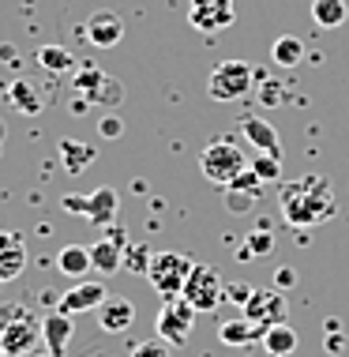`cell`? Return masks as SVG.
Returning <instances> with one entry per match:
<instances>
[{"label":"cell","mask_w":349,"mask_h":357,"mask_svg":"<svg viewBox=\"0 0 349 357\" xmlns=\"http://www.w3.org/2000/svg\"><path fill=\"white\" fill-rule=\"evenodd\" d=\"M278 204H282V215L289 226H319L334 215V192L331 181L319 177V173H308V177L293 181V185L278 188Z\"/></svg>","instance_id":"obj_1"},{"label":"cell","mask_w":349,"mask_h":357,"mask_svg":"<svg viewBox=\"0 0 349 357\" xmlns=\"http://www.w3.org/2000/svg\"><path fill=\"white\" fill-rule=\"evenodd\" d=\"M199 169H203V177L210 181V185H222L226 188L237 173H245L248 169V158L240 154V143H233V139H215V143H207L199 154Z\"/></svg>","instance_id":"obj_2"},{"label":"cell","mask_w":349,"mask_h":357,"mask_svg":"<svg viewBox=\"0 0 349 357\" xmlns=\"http://www.w3.org/2000/svg\"><path fill=\"white\" fill-rule=\"evenodd\" d=\"M251 86H256V68L248 61H222L207 79V94L210 102H237L251 94Z\"/></svg>","instance_id":"obj_3"},{"label":"cell","mask_w":349,"mask_h":357,"mask_svg":"<svg viewBox=\"0 0 349 357\" xmlns=\"http://www.w3.org/2000/svg\"><path fill=\"white\" fill-rule=\"evenodd\" d=\"M192 267L196 264H192L188 256H180V252H154L150 267H147V282L169 301V297L184 294V282H188Z\"/></svg>","instance_id":"obj_4"},{"label":"cell","mask_w":349,"mask_h":357,"mask_svg":"<svg viewBox=\"0 0 349 357\" xmlns=\"http://www.w3.org/2000/svg\"><path fill=\"white\" fill-rule=\"evenodd\" d=\"M184 301H188L196 312H215V308L226 301V282H222V271L218 267H207V264H196L184 282Z\"/></svg>","instance_id":"obj_5"},{"label":"cell","mask_w":349,"mask_h":357,"mask_svg":"<svg viewBox=\"0 0 349 357\" xmlns=\"http://www.w3.org/2000/svg\"><path fill=\"white\" fill-rule=\"evenodd\" d=\"M196 308H192L184 297H169L166 305H162V312H158V339L162 342H169V346H184L192 339V327H196Z\"/></svg>","instance_id":"obj_6"},{"label":"cell","mask_w":349,"mask_h":357,"mask_svg":"<svg viewBox=\"0 0 349 357\" xmlns=\"http://www.w3.org/2000/svg\"><path fill=\"white\" fill-rule=\"evenodd\" d=\"M61 204H64V211L94 222V226H109L113 215H116V188L102 185V188H94L91 196H64Z\"/></svg>","instance_id":"obj_7"},{"label":"cell","mask_w":349,"mask_h":357,"mask_svg":"<svg viewBox=\"0 0 349 357\" xmlns=\"http://www.w3.org/2000/svg\"><path fill=\"white\" fill-rule=\"evenodd\" d=\"M286 312H289V305L278 289H251L248 305L240 308V316L251 320L259 331H267V327H274V324H286Z\"/></svg>","instance_id":"obj_8"},{"label":"cell","mask_w":349,"mask_h":357,"mask_svg":"<svg viewBox=\"0 0 349 357\" xmlns=\"http://www.w3.org/2000/svg\"><path fill=\"white\" fill-rule=\"evenodd\" d=\"M237 19V0H192L188 4V23L203 34H218L233 26Z\"/></svg>","instance_id":"obj_9"},{"label":"cell","mask_w":349,"mask_h":357,"mask_svg":"<svg viewBox=\"0 0 349 357\" xmlns=\"http://www.w3.org/2000/svg\"><path fill=\"white\" fill-rule=\"evenodd\" d=\"M124 248H128V237H124V229H109L105 237H98L91 245V264L94 271H98L102 278L116 275L124 267Z\"/></svg>","instance_id":"obj_10"},{"label":"cell","mask_w":349,"mask_h":357,"mask_svg":"<svg viewBox=\"0 0 349 357\" xmlns=\"http://www.w3.org/2000/svg\"><path fill=\"white\" fill-rule=\"evenodd\" d=\"M105 282H75L68 294H61V301H56V308L68 316H79V312H91V308H98L105 301Z\"/></svg>","instance_id":"obj_11"},{"label":"cell","mask_w":349,"mask_h":357,"mask_svg":"<svg viewBox=\"0 0 349 357\" xmlns=\"http://www.w3.org/2000/svg\"><path fill=\"white\" fill-rule=\"evenodd\" d=\"M83 38L91 45H98V50H113V45H121V38H124V23H121V15H113V12H94L91 19H86V26H83Z\"/></svg>","instance_id":"obj_12"},{"label":"cell","mask_w":349,"mask_h":357,"mask_svg":"<svg viewBox=\"0 0 349 357\" xmlns=\"http://www.w3.org/2000/svg\"><path fill=\"white\" fill-rule=\"evenodd\" d=\"M94 312H98V327L109 331V335H124L135 324V305L128 301V297H105Z\"/></svg>","instance_id":"obj_13"},{"label":"cell","mask_w":349,"mask_h":357,"mask_svg":"<svg viewBox=\"0 0 349 357\" xmlns=\"http://www.w3.org/2000/svg\"><path fill=\"white\" fill-rule=\"evenodd\" d=\"M38 331H42V327H38V324H34V316L26 312L23 320L8 324L4 331H0V346H4V350L12 354V357H23V354H31V350H34Z\"/></svg>","instance_id":"obj_14"},{"label":"cell","mask_w":349,"mask_h":357,"mask_svg":"<svg viewBox=\"0 0 349 357\" xmlns=\"http://www.w3.org/2000/svg\"><path fill=\"white\" fill-rule=\"evenodd\" d=\"M23 267H26L23 237L12 234V229H4V234H0V282H15V278L23 275Z\"/></svg>","instance_id":"obj_15"},{"label":"cell","mask_w":349,"mask_h":357,"mask_svg":"<svg viewBox=\"0 0 349 357\" xmlns=\"http://www.w3.org/2000/svg\"><path fill=\"white\" fill-rule=\"evenodd\" d=\"M72 335H75L72 331V316L61 312V308H53V312L42 320V339H45V346H49V357H64Z\"/></svg>","instance_id":"obj_16"},{"label":"cell","mask_w":349,"mask_h":357,"mask_svg":"<svg viewBox=\"0 0 349 357\" xmlns=\"http://www.w3.org/2000/svg\"><path fill=\"white\" fill-rule=\"evenodd\" d=\"M240 136H245L256 151H267V154H278L282 158V139H278V128L263 117H245L240 121Z\"/></svg>","instance_id":"obj_17"},{"label":"cell","mask_w":349,"mask_h":357,"mask_svg":"<svg viewBox=\"0 0 349 357\" xmlns=\"http://www.w3.org/2000/svg\"><path fill=\"white\" fill-rule=\"evenodd\" d=\"M56 271H61L64 278H75V282H79L83 275L94 271L91 248H86V245H64L61 252H56Z\"/></svg>","instance_id":"obj_18"},{"label":"cell","mask_w":349,"mask_h":357,"mask_svg":"<svg viewBox=\"0 0 349 357\" xmlns=\"http://www.w3.org/2000/svg\"><path fill=\"white\" fill-rule=\"evenodd\" d=\"M259 342H263V350L270 357H293L300 335L289 324H274V327H267V331H263V339H259Z\"/></svg>","instance_id":"obj_19"},{"label":"cell","mask_w":349,"mask_h":357,"mask_svg":"<svg viewBox=\"0 0 349 357\" xmlns=\"http://www.w3.org/2000/svg\"><path fill=\"white\" fill-rule=\"evenodd\" d=\"M56 154H61V166L72 173V177H79V173L94 162V147L91 143H79V139H61Z\"/></svg>","instance_id":"obj_20"},{"label":"cell","mask_w":349,"mask_h":357,"mask_svg":"<svg viewBox=\"0 0 349 357\" xmlns=\"http://www.w3.org/2000/svg\"><path fill=\"white\" fill-rule=\"evenodd\" d=\"M8 105H12L15 113L34 117V113H42V94H38V86L31 79H15L8 86Z\"/></svg>","instance_id":"obj_21"},{"label":"cell","mask_w":349,"mask_h":357,"mask_svg":"<svg viewBox=\"0 0 349 357\" xmlns=\"http://www.w3.org/2000/svg\"><path fill=\"white\" fill-rule=\"evenodd\" d=\"M304 42H300L297 34H282V38H274V45H270V56H274V64L278 68H300L304 64Z\"/></svg>","instance_id":"obj_22"},{"label":"cell","mask_w":349,"mask_h":357,"mask_svg":"<svg viewBox=\"0 0 349 357\" xmlns=\"http://www.w3.org/2000/svg\"><path fill=\"white\" fill-rule=\"evenodd\" d=\"M218 339L226 346H248V342H259L263 339V331H259L251 320H245V316H237V320H226L218 327Z\"/></svg>","instance_id":"obj_23"},{"label":"cell","mask_w":349,"mask_h":357,"mask_svg":"<svg viewBox=\"0 0 349 357\" xmlns=\"http://www.w3.org/2000/svg\"><path fill=\"white\" fill-rule=\"evenodd\" d=\"M346 15H349V4H346V0H312V23L323 26V31L342 26Z\"/></svg>","instance_id":"obj_24"},{"label":"cell","mask_w":349,"mask_h":357,"mask_svg":"<svg viewBox=\"0 0 349 357\" xmlns=\"http://www.w3.org/2000/svg\"><path fill=\"white\" fill-rule=\"evenodd\" d=\"M86 102H91V105H102V109H113V105L124 102V83L113 79V75H102V79L94 83V91L86 94Z\"/></svg>","instance_id":"obj_25"},{"label":"cell","mask_w":349,"mask_h":357,"mask_svg":"<svg viewBox=\"0 0 349 357\" xmlns=\"http://www.w3.org/2000/svg\"><path fill=\"white\" fill-rule=\"evenodd\" d=\"M38 64L45 72H75V56L64 50V45H42L38 50Z\"/></svg>","instance_id":"obj_26"},{"label":"cell","mask_w":349,"mask_h":357,"mask_svg":"<svg viewBox=\"0 0 349 357\" xmlns=\"http://www.w3.org/2000/svg\"><path fill=\"white\" fill-rule=\"evenodd\" d=\"M248 166L259 173V181H263V185H278V181H282V158H278V154L259 151L256 158H248Z\"/></svg>","instance_id":"obj_27"},{"label":"cell","mask_w":349,"mask_h":357,"mask_svg":"<svg viewBox=\"0 0 349 357\" xmlns=\"http://www.w3.org/2000/svg\"><path fill=\"white\" fill-rule=\"evenodd\" d=\"M150 245H128L124 248V267H128L132 275H143L147 278V267H150Z\"/></svg>","instance_id":"obj_28"},{"label":"cell","mask_w":349,"mask_h":357,"mask_svg":"<svg viewBox=\"0 0 349 357\" xmlns=\"http://www.w3.org/2000/svg\"><path fill=\"white\" fill-rule=\"evenodd\" d=\"M102 75H105V72L98 68V64H79V68L72 72V86H75V94H91V91H94V83H98Z\"/></svg>","instance_id":"obj_29"},{"label":"cell","mask_w":349,"mask_h":357,"mask_svg":"<svg viewBox=\"0 0 349 357\" xmlns=\"http://www.w3.org/2000/svg\"><path fill=\"white\" fill-rule=\"evenodd\" d=\"M323 346H327V354H342V350H346L342 320H327V324H323Z\"/></svg>","instance_id":"obj_30"},{"label":"cell","mask_w":349,"mask_h":357,"mask_svg":"<svg viewBox=\"0 0 349 357\" xmlns=\"http://www.w3.org/2000/svg\"><path fill=\"white\" fill-rule=\"evenodd\" d=\"M226 188H237V192H251V196H259V192H263V181H259V173L248 166L245 173H237V177H233Z\"/></svg>","instance_id":"obj_31"},{"label":"cell","mask_w":349,"mask_h":357,"mask_svg":"<svg viewBox=\"0 0 349 357\" xmlns=\"http://www.w3.org/2000/svg\"><path fill=\"white\" fill-rule=\"evenodd\" d=\"M259 196H251V192H237V188H226V207L233 215H248L251 207H256Z\"/></svg>","instance_id":"obj_32"},{"label":"cell","mask_w":349,"mask_h":357,"mask_svg":"<svg viewBox=\"0 0 349 357\" xmlns=\"http://www.w3.org/2000/svg\"><path fill=\"white\" fill-rule=\"evenodd\" d=\"M245 245L251 248V256H267L270 248H274V234H267V229H256V234H251Z\"/></svg>","instance_id":"obj_33"},{"label":"cell","mask_w":349,"mask_h":357,"mask_svg":"<svg viewBox=\"0 0 349 357\" xmlns=\"http://www.w3.org/2000/svg\"><path fill=\"white\" fill-rule=\"evenodd\" d=\"M31 312L26 305H15V301H4L0 305V331H4L8 324H15V320H23V316Z\"/></svg>","instance_id":"obj_34"},{"label":"cell","mask_w":349,"mask_h":357,"mask_svg":"<svg viewBox=\"0 0 349 357\" xmlns=\"http://www.w3.org/2000/svg\"><path fill=\"white\" fill-rule=\"evenodd\" d=\"M128 357H169V342H139Z\"/></svg>","instance_id":"obj_35"},{"label":"cell","mask_w":349,"mask_h":357,"mask_svg":"<svg viewBox=\"0 0 349 357\" xmlns=\"http://www.w3.org/2000/svg\"><path fill=\"white\" fill-rule=\"evenodd\" d=\"M98 132H102L105 139H121V136H124V121H121V117H113V113H109V117H102Z\"/></svg>","instance_id":"obj_36"},{"label":"cell","mask_w":349,"mask_h":357,"mask_svg":"<svg viewBox=\"0 0 349 357\" xmlns=\"http://www.w3.org/2000/svg\"><path fill=\"white\" fill-rule=\"evenodd\" d=\"M259 102H263V105H278V102H282V86L267 79L263 86H259Z\"/></svg>","instance_id":"obj_37"},{"label":"cell","mask_w":349,"mask_h":357,"mask_svg":"<svg viewBox=\"0 0 349 357\" xmlns=\"http://www.w3.org/2000/svg\"><path fill=\"white\" fill-rule=\"evenodd\" d=\"M226 297L245 308V305H248V297H251V286H226Z\"/></svg>","instance_id":"obj_38"},{"label":"cell","mask_w":349,"mask_h":357,"mask_svg":"<svg viewBox=\"0 0 349 357\" xmlns=\"http://www.w3.org/2000/svg\"><path fill=\"white\" fill-rule=\"evenodd\" d=\"M0 61H8V64L15 68V64H19V53H15V45H0Z\"/></svg>","instance_id":"obj_39"},{"label":"cell","mask_w":349,"mask_h":357,"mask_svg":"<svg viewBox=\"0 0 349 357\" xmlns=\"http://www.w3.org/2000/svg\"><path fill=\"white\" fill-rule=\"evenodd\" d=\"M278 286H293V271H289V267L278 271Z\"/></svg>","instance_id":"obj_40"},{"label":"cell","mask_w":349,"mask_h":357,"mask_svg":"<svg viewBox=\"0 0 349 357\" xmlns=\"http://www.w3.org/2000/svg\"><path fill=\"white\" fill-rule=\"evenodd\" d=\"M4 139H8V128H4V121H0V147H4Z\"/></svg>","instance_id":"obj_41"},{"label":"cell","mask_w":349,"mask_h":357,"mask_svg":"<svg viewBox=\"0 0 349 357\" xmlns=\"http://www.w3.org/2000/svg\"><path fill=\"white\" fill-rule=\"evenodd\" d=\"M0 357H12V354H8V350H4V346H0Z\"/></svg>","instance_id":"obj_42"}]
</instances>
